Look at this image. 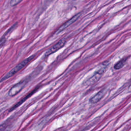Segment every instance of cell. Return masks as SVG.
<instances>
[{
    "label": "cell",
    "mask_w": 131,
    "mask_h": 131,
    "mask_svg": "<svg viewBox=\"0 0 131 131\" xmlns=\"http://www.w3.org/2000/svg\"><path fill=\"white\" fill-rule=\"evenodd\" d=\"M36 57L35 55H32L27 58L25 59L18 64H17L16 66H15L13 68H12L10 71H9L6 74L4 75V76L1 78V82H2L3 81L7 80V79L10 78L20 70H22L26 66H27L30 62H31Z\"/></svg>",
    "instance_id": "1"
},
{
    "label": "cell",
    "mask_w": 131,
    "mask_h": 131,
    "mask_svg": "<svg viewBox=\"0 0 131 131\" xmlns=\"http://www.w3.org/2000/svg\"><path fill=\"white\" fill-rule=\"evenodd\" d=\"M31 76L32 75H28L27 77L13 85L8 92V95L10 97H14L18 94L30 80L32 77Z\"/></svg>",
    "instance_id": "2"
},
{
    "label": "cell",
    "mask_w": 131,
    "mask_h": 131,
    "mask_svg": "<svg viewBox=\"0 0 131 131\" xmlns=\"http://www.w3.org/2000/svg\"><path fill=\"white\" fill-rule=\"evenodd\" d=\"M108 64L109 63L107 61H105L102 63L101 67L91 77H90L85 81L84 84L87 85H90L96 82L104 74L107 69Z\"/></svg>",
    "instance_id": "3"
},
{
    "label": "cell",
    "mask_w": 131,
    "mask_h": 131,
    "mask_svg": "<svg viewBox=\"0 0 131 131\" xmlns=\"http://www.w3.org/2000/svg\"><path fill=\"white\" fill-rule=\"evenodd\" d=\"M40 86V84L38 85L37 86H36L33 90H31L30 92H29V93H28L26 95H25L21 99L19 100V101H18L16 103H15L13 106H12L9 110V112H10L13 110H14L15 108H16L17 107H18L19 106H20L23 103H24L25 101H26L29 97H30L35 92H36V91L37 90H38V89L39 88Z\"/></svg>",
    "instance_id": "4"
},
{
    "label": "cell",
    "mask_w": 131,
    "mask_h": 131,
    "mask_svg": "<svg viewBox=\"0 0 131 131\" xmlns=\"http://www.w3.org/2000/svg\"><path fill=\"white\" fill-rule=\"evenodd\" d=\"M66 42V40L65 38H62L60 39L59 41H58L56 43H55L54 45L52 46L50 48H49L45 53V56L47 57L51 54L56 52L58 50H59L60 49L62 48L65 43Z\"/></svg>",
    "instance_id": "5"
},
{
    "label": "cell",
    "mask_w": 131,
    "mask_h": 131,
    "mask_svg": "<svg viewBox=\"0 0 131 131\" xmlns=\"http://www.w3.org/2000/svg\"><path fill=\"white\" fill-rule=\"evenodd\" d=\"M81 13H78L76 15H75L74 16H73L72 18H71L70 19H69L68 21H67L66 23H64L62 25H61L57 30V31H56V33H58L59 32H60L61 31H62L63 30H64L66 28H67V27H68L69 26H70L71 24H72L73 23H74L80 16Z\"/></svg>",
    "instance_id": "6"
},
{
    "label": "cell",
    "mask_w": 131,
    "mask_h": 131,
    "mask_svg": "<svg viewBox=\"0 0 131 131\" xmlns=\"http://www.w3.org/2000/svg\"><path fill=\"white\" fill-rule=\"evenodd\" d=\"M106 93V90L105 89H101L98 93H97L94 96L90 99V102L92 104L96 103L104 97Z\"/></svg>",
    "instance_id": "7"
},
{
    "label": "cell",
    "mask_w": 131,
    "mask_h": 131,
    "mask_svg": "<svg viewBox=\"0 0 131 131\" xmlns=\"http://www.w3.org/2000/svg\"><path fill=\"white\" fill-rule=\"evenodd\" d=\"M127 60L126 58H124L120 60L119 61H118L115 65H114V69L116 70H119L121 69L125 64Z\"/></svg>",
    "instance_id": "8"
},
{
    "label": "cell",
    "mask_w": 131,
    "mask_h": 131,
    "mask_svg": "<svg viewBox=\"0 0 131 131\" xmlns=\"http://www.w3.org/2000/svg\"><path fill=\"white\" fill-rule=\"evenodd\" d=\"M17 24V23H16L14 24L12 27H11L6 31V32L5 33V34H4L3 36H5V35H8V34H9L12 31H13L14 30V29L15 28V27H16Z\"/></svg>",
    "instance_id": "9"
},
{
    "label": "cell",
    "mask_w": 131,
    "mask_h": 131,
    "mask_svg": "<svg viewBox=\"0 0 131 131\" xmlns=\"http://www.w3.org/2000/svg\"><path fill=\"white\" fill-rule=\"evenodd\" d=\"M22 0H11L10 1V5L11 6H15L17 5L19 3H20Z\"/></svg>",
    "instance_id": "10"
},
{
    "label": "cell",
    "mask_w": 131,
    "mask_h": 131,
    "mask_svg": "<svg viewBox=\"0 0 131 131\" xmlns=\"http://www.w3.org/2000/svg\"><path fill=\"white\" fill-rule=\"evenodd\" d=\"M6 41V37L5 36H2L1 37V41H0V45H1V47H2L4 45L5 42Z\"/></svg>",
    "instance_id": "11"
}]
</instances>
